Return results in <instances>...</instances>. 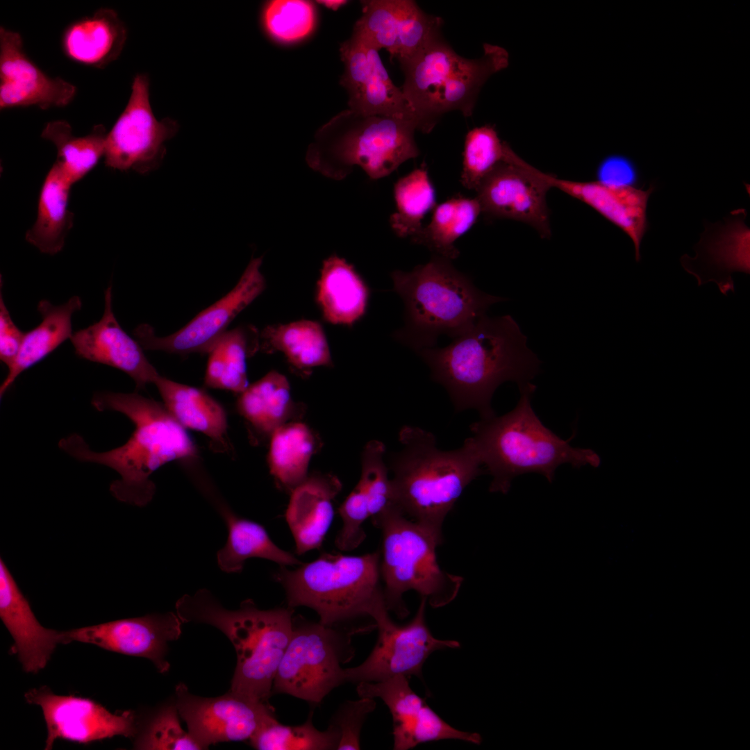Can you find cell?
Listing matches in <instances>:
<instances>
[{
    "instance_id": "obj_1",
    "label": "cell",
    "mask_w": 750,
    "mask_h": 750,
    "mask_svg": "<svg viewBox=\"0 0 750 750\" xmlns=\"http://www.w3.org/2000/svg\"><path fill=\"white\" fill-rule=\"evenodd\" d=\"M417 352L431 378L447 390L456 410L473 408L481 418L495 415L491 400L500 384L512 381L520 385L540 372V360L510 315L485 314L446 347Z\"/></svg>"
},
{
    "instance_id": "obj_2",
    "label": "cell",
    "mask_w": 750,
    "mask_h": 750,
    "mask_svg": "<svg viewBox=\"0 0 750 750\" xmlns=\"http://www.w3.org/2000/svg\"><path fill=\"white\" fill-rule=\"evenodd\" d=\"M99 411L113 410L135 425L130 438L111 450L96 452L83 438L72 434L58 442L60 449L74 458L106 465L120 478L110 485L112 495L121 501L143 506L153 498L156 488L151 475L165 464L192 458L197 449L185 428L163 403L137 393L99 392L92 399Z\"/></svg>"
},
{
    "instance_id": "obj_3",
    "label": "cell",
    "mask_w": 750,
    "mask_h": 750,
    "mask_svg": "<svg viewBox=\"0 0 750 750\" xmlns=\"http://www.w3.org/2000/svg\"><path fill=\"white\" fill-rule=\"evenodd\" d=\"M519 388L520 397L511 411L481 418L470 426L483 467L492 477L490 492L506 494L512 480L526 473H538L551 483L556 469L565 463L599 467L596 452L571 446L574 435L563 440L544 426L531 406L535 385L528 382Z\"/></svg>"
},
{
    "instance_id": "obj_4",
    "label": "cell",
    "mask_w": 750,
    "mask_h": 750,
    "mask_svg": "<svg viewBox=\"0 0 750 750\" xmlns=\"http://www.w3.org/2000/svg\"><path fill=\"white\" fill-rule=\"evenodd\" d=\"M183 623L211 625L233 644L237 664L230 691L252 700L268 703L274 680L290 640L292 608L260 610L251 599L230 610L206 589L185 594L176 603Z\"/></svg>"
},
{
    "instance_id": "obj_5",
    "label": "cell",
    "mask_w": 750,
    "mask_h": 750,
    "mask_svg": "<svg viewBox=\"0 0 750 750\" xmlns=\"http://www.w3.org/2000/svg\"><path fill=\"white\" fill-rule=\"evenodd\" d=\"M399 440L402 448L390 462L396 505L406 517L442 535L447 514L485 472L477 449L471 438L458 449H440L432 433L408 425L400 429Z\"/></svg>"
},
{
    "instance_id": "obj_6",
    "label": "cell",
    "mask_w": 750,
    "mask_h": 750,
    "mask_svg": "<svg viewBox=\"0 0 750 750\" xmlns=\"http://www.w3.org/2000/svg\"><path fill=\"white\" fill-rule=\"evenodd\" d=\"M450 260L435 255L410 272L391 274L405 306V324L394 337L416 351L434 347L441 335L455 338L503 300L479 290Z\"/></svg>"
},
{
    "instance_id": "obj_7",
    "label": "cell",
    "mask_w": 750,
    "mask_h": 750,
    "mask_svg": "<svg viewBox=\"0 0 750 750\" xmlns=\"http://www.w3.org/2000/svg\"><path fill=\"white\" fill-rule=\"evenodd\" d=\"M416 130L417 123L410 119L363 115L348 108L317 131L306 160L313 170L335 181L347 177L355 165L378 179L419 156Z\"/></svg>"
},
{
    "instance_id": "obj_8",
    "label": "cell",
    "mask_w": 750,
    "mask_h": 750,
    "mask_svg": "<svg viewBox=\"0 0 750 750\" xmlns=\"http://www.w3.org/2000/svg\"><path fill=\"white\" fill-rule=\"evenodd\" d=\"M379 551L362 556L324 553L294 569L280 566L274 578L288 606H306L326 626L388 610L381 586Z\"/></svg>"
},
{
    "instance_id": "obj_9",
    "label": "cell",
    "mask_w": 750,
    "mask_h": 750,
    "mask_svg": "<svg viewBox=\"0 0 750 750\" xmlns=\"http://www.w3.org/2000/svg\"><path fill=\"white\" fill-rule=\"evenodd\" d=\"M508 63V53L498 45L485 43L480 58H465L438 35L401 68L405 76L401 90L418 130L431 131L449 111L471 116L483 85Z\"/></svg>"
},
{
    "instance_id": "obj_10",
    "label": "cell",
    "mask_w": 750,
    "mask_h": 750,
    "mask_svg": "<svg viewBox=\"0 0 750 750\" xmlns=\"http://www.w3.org/2000/svg\"><path fill=\"white\" fill-rule=\"evenodd\" d=\"M381 531L383 557L381 576L388 610L400 617L408 614L403 594L414 590L433 608L453 601L462 578L449 574L439 566L435 550L442 535L408 519L397 506L372 518Z\"/></svg>"
},
{
    "instance_id": "obj_11",
    "label": "cell",
    "mask_w": 750,
    "mask_h": 750,
    "mask_svg": "<svg viewBox=\"0 0 750 750\" xmlns=\"http://www.w3.org/2000/svg\"><path fill=\"white\" fill-rule=\"evenodd\" d=\"M319 622L293 617L292 633L276 672L272 694H288L317 704L345 683L341 663L351 660V636L373 624L343 633Z\"/></svg>"
},
{
    "instance_id": "obj_12",
    "label": "cell",
    "mask_w": 750,
    "mask_h": 750,
    "mask_svg": "<svg viewBox=\"0 0 750 750\" xmlns=\"http://www.w3.org/2000/svg\"><path fill=\"white\" fill-rule=\"evenodd\" d=\"M150 81L144 74L135 76L126 107L105 144V165L119 171L144 174L157 169L166 154L165 143L178 132L176 120L154 115L149 96Z\"/></svg>"
},
{
    "instance_id": "obj_13",
    "label": "cell",
    "mask_w": 750,
    "mask_h": 750,
    "mask_svg": "<svg viewBox=\"0 0 750 750\" xmlns=\"http://www.w3.org/2000/svg\"><path fill=\"white\" fill-rule=\"evenodd\" d=\"M426 601L422 597L415 616L404 625L393 622L388 610L378 614L373 619L378 631L376 644L362 663L344 669L345 683L380 682L399 675L421 678L423 665L432 653L459 648L458 641L432 635L425 621Z\"/></svg>"
},
{
    "instance_id": "obj_14",
    "label": "cell",
    "mask_w": 750,
    "mask_h": 750,
    "mask_svg": "<svg viewBox=\"0 0 750 750\" xmlns=\"http://www.w3.org/2000/svg\"><path fill=\"white\" fill-rule=\"evenodd\" d=\"M262 258H252L235 286L225 296L199 312L178 331L158 337L153 328L140 324L133 331L144 349L171 353H208L227 331L233 319L265 288L260 272Z\"/></svg>"
},
{
    "instance_id": "obj_15",
    "label": "cell",
    "mask_w": 750,
    "mask_h": 750,
    "mask_svg": "<svg viewBox=\"0 0 750 750\" xmlns=\"http://www.w3.org/2000/svg\"><path fill=\"white\" fill-rule=\"evenodd\" d=\"M176 707L188 732L203 749L222 742L249 740L274 720L265 702L229 691L214 698L195 696L183 683L176 686Z\"/></svg>"
},
{
    "instance_id": "obj_16",
    "label": "cell",
    "mask_w": 750,
    "mask_h": 750,
    "mask_svg": "<svg viewBox=\"0 0 750 750\" xmlns=\"http://www.w3.org/2000/svg\"><path fill=\"white\" fill-rule=\"evenodd\" d=\"M551 188L538 169L512 149L476 189L481 212L493 217L519 221L533 227L544 238L551 231L547 194Z\"/></svg>"
},
{
    "instance_id": "obj_17",
    "label": "cell",
    "mask_w": 750,
    "mask_h": 750,
    "mask_svg": "<svg viewBox=\"0 0 750 750\" xmlns=\"http://www.w3.org/2000/svg\"><path fill=\"white\" fill-rule=\"evenodd\" d=\"M361 5L353 35L385 49L401 68L440 35L442 19L424 12L414 1L367 0Z\"/></svg>"
},
{
    "instance_id": "obj_18",
    "label": "cell",
    "mask_w": 750,
    "mask_h": 750,
    "mask_svg": "<svg viewBox=\"0 0 750 750\" xmlns=\"http://www.w3.org/2000/svg\"><path fill=\"white\" fill-rule=\"evenodd\" d=\"M25 697L43 712L47 750L58 738L89 743L115 735L133 737L136 733L135 717L130 710L114 714L90 699L57 695L47 688L33 689Z\"/></svg>"
},
{
    "instance_id": "obj_19",
    "label": "cell",
    "mask_w": 750,
    "mask_h": 750,
    "mask_svg": "<svg viewBox=\"0 0 750 750\" xmlns=\"http://www.w3.org/2000/svg\"><path fill=\"white\" fill-rule=\"evenodd\" d=\"M408 677L399 675L380 682H362L360 697L380 698L393 722L394 749L408 750L428 742L453 739L479 744L477 733L458 730L442 719L410 688Z\"/></svg>"
},
{
    "instance_id": "obj_20",
    "label": "cell",
    "mask_w": 750,
    "mask_h": 750,
    "mask_svg": "<svg viewBox=\"0 0 750 750\" xmlns=\"http://www.w3.org/2000/svg\"><path fill=\"white\" fill-rule=\"evenodd\" d=\"M340 51L344 64L340 83L347 92L349 109L363 115L405 117L417 124L401 88L393 83L378 50L352 34L340 44Z\"/></svg>"
},
{
    "instance_id": "obj_21",
    "label": "cell",
    "mask_w": 750,
    "mask_h": 750,
    "mask_svg": "<svg viewBox=\"0 0 750 750\" xmlns=\"http://www.w3.org/2000/svg\"><path fill=\"white\" fill-rule=\"evenodd\" d=\"M182 621L172 612L123 619L64 631L63 644L80 642L108 651L149 659L160 673L170 667L167 643L181 635Z\"/></svg>"
},
{
    "instance_id": "obj_22",
    "label": "cell",
    "mask_w": 750,
    "mask_h": 750,
    "mask_svg": "<svg viewBox=\"0 0 750 750\" xmlns=\"http://www.w3.org/2000/svg\"><path fill=\"white\" fill-rule=\"evenodd\" d=\"M747 211H732L723 221L706 223L698 243L694 247L695 257L685 254L681 258L684 269L695 276L700 286L715 283L724 295L735 292L732 274H750V230L745 224Z\"/></svg>"
},
{
    "instance_id": "obj_23",
    "label": "cell",
    "mask_w": 750,
    "mask_h": 750,
    "mask_svg": "<svg viewBox=\"0 0 750 750\" xmlns=\"http://www.w3.org/2000/svg\"><path fill=\"white\" fill-rule=\"evenodd\" d=\"M76 88L60 77H50L24 50L21 35L0 27V108L36 106L63 107L75 97Z\"/></svg>"
},
{
    "instance_id": "obj_24",
    "label": "cell",
    "mask_w": 750,
    "mask_h": 750,
    "mask_svg": "<svg viewBox=\"0 0 750 750\" xmlns=\"http://www.w3.org/2000/svg\"><path fill=\"white\" fill-rule=\"evenodd\" d=\"M551 188H555L583 202L620 228L632 240L637 262L641 260L640 245L648 230L647 206L655 187L647 190L630 184L602 181H576L557 178L538 170Z\"/></svg>"
},
{
    "instance_id": "obj_25",
    "label": "cell",
    "mask_w": 750,
    "mask_h": 750,
    "mask_svg": "<svg viewBox=\"0 0 750 750\" xmlns=\"http://www.w3.org/2000/svg\"><path fill=\"white\" fill-rule=\"evenodd\" d=\"M101 319L76 331L70 338L79 357L118 369L133 379L138 390L155 383L160 376L150 363L140 343L118 323L112 310V287L105 291Z\"/></svg>"
},
{
    "instance_id": "obj_26",
    "label": "cell",
    "mask_w": 750,
    "mask_h": 750,
    "mask_svg": "<svg viewBox=\"0 0 750 750\" xmlns=\"http://www.w3.org/2000/svg\"><path fill=\"white\" fill-rule=\"evenodd\" d=\"M0 617L12 637L23 669L37 673L47 665L64 631L46 628L36 619L11 573L0 560Z\"/></svg>"
},
{
    "instance_id": "obj_27",
    "label": "cell",
    "mask_w": 750,
    "mask_h": 750,
    "mask_svg": "<svg viewBox=\"0 0 750 750\" xmlns=\"http://www.w3.org/2000/svg\"><path fill=\"white\" fill-rule=\"evenodd\" d=\"M341 490L337 476L315 473L290 493L285 519L298 555L321 547L333 520V501Z\"/></svg>"
},
{
    "instance_id": "obj_28",
    "label": "cell",
    "mask_w": 750,
    "mask_h": 750,
    "mask_svg": "<svg viewBox=\"0 0 750 750\" xmlns=\"http://www.w3.org/2000/svg\"><path fill=\"white\" fill-rule=\"evenodd\" d=\"M126 39V27L117 12L102 8L68 25L62 35L61 46L69 59L103 69L119 58Z\"/></svg>"
},
{
    "instance_id": "obj_29",
    "label": "cell",
    "mask_w": 750,
    "mask_h": 750,
    "mask_svg": "<svg viewBox=\"0 0 750 750\" xmlns=\"http://www.w3.org/2000/svg\"><path fill=\"white\" fill-rule=\"evenodd\" d=\"M82 301L74 296L66 303L52 305L49 301L41 300L38 304L42 321L34 328L25 333L19 353L9 367L8 372L0 386L1 398L16 378L24 371L37 364L73 335L72 315L81 310Z\"/></svg>"
},
{
    "instance_id": "obj_30",
    "label": "cell",
    "mask_w": 750,
    "mask_h": 750,
    "mask_svg": "<svg viewBox=\"0 0 750 750\" xmlns=\"http://www.w3.org/2000/svg\"><path fill=\"white\" fill-rule=\"evenodd\" d=\"M259 351L283 353L293 369L303 376L315 367L332 365L323 328L310 320L266 326L259 333Z\"/></svg>"
},
{
    "instance_id": "obj_31",
    "label": "cell",
    "mask_w": 750,
    "mask_h": 750,
    "mask_svg": "<svg viewBox=\"0 0 750 750\" xmlns=\"http://www.w3.org/2000/svg\"><path fill=\"white\" fill-rule=\"evenodd\" d=\"M367 299V288L350 264L336 256L324 261L317 301L326 321L337 324L354 323L365 313Z\"/></svg>"
},
{
    "instance_id": "obj_32",
    "label": "cell",
    "mask_w": 750,
    "mask_h": 750,
    "mask_svg": "<svg viewBox=\"0 0 750 750\" xmlns=\"http://www.w3.org/2000/svg\"><path fill=\"white\" fill-rule=\"evenodd\" d=\"M239 394L238 412L258 433L266 436L295 421L301 412L292 398L286 377L276 371L249 385Z\"/></svg>"
},
{
    "instance_id": "obj_33",
    "label": "cell",
    "mask_w": 750,
    "mask_h": 750,
    "mask_svg": "<svg viewBox=\"0 0 750 750\" xmlns=\"http://www.w3.org/2000/svg\"><path fill=\"white\" fill-rule=\"evenodd\" d=\"M72 185L53 163L40 190L35 222L25 235L26 240L43 253L60 252L73 226L74 215L68 209Z\"/></svg>"
},
{
    "instance_id": "obj_34",
    "label": "cell",
    "mask_w": 750,
    "mask_h": 750,
    "mask_svg": "<svg viewBox=\"0 0 750 750\" xmlns=\"http://www.w3.org/2000/svg\"><path fill=\"white\" fill-rule=\"evenodd\" d=\"M219 511L228 528L226 542L217 553L222 571L239 573L246 560L251 558H264L285 567L301 564L293 554L278 547L262 525L239 517L221 504Z\"/></svg>"
},
{
    "instance_id": "obj_35",
    "label": "cell",
    "mask_w": 750,
    "mask_h": 750,
    "mask_svg": "<svg viewBox=\"0 0 750 750\" xmlns=\"http://www.w3.org/2000/svg\"><path fill=\"white\" fill-rule=\"evenodd\" d=\"M154 384L167 410L185 428L201 432L214 441H223L227 431L226 413L206 391L161 376Z\"/></svg>"
},
{
    "instance_id": "obj_36",
    "label": "cell",
    "mask_w": 750,
    "mask_h": 750,
    "mask_svg": "<svg viewBox=\"0 0 750 750\" xmlns=\"http://www.w3.org/2000/svg\"><path fill=\"white\" fill-rule=\"evenodd\" d=\"M259 351V332L252 326L227 331L208 351L207 387L242 393L248 386L247 359Z\"/></svg>"
},
{
    "instance_id": "obj_37",
    "label": "cell",
    "mask_w": 750,
    "mask_h": 750,
    "mask_svg": "<svg viewBox=\"0 0 750 750\" xmlns=\"http://www.w3.org/2000/svg\"><path fill=\"white\" fill-rule=\"evenodd\" d=\"M268 465L278 487L290 494L308 476L310 459L319 447L316 434L305 424L292 421L270 436Z\"/></svg>"
},
{
    "instance_id": "obj_38",
    "label": "cell",
    "mask_w": 750,
    "mask_h": 750,
    "mask_svg": "<svg viewBox=\"0 0 750 750\" xmlns=\"http://www.w3.org/2000/svg\"><path fill=\"white\" fill-rule=\"evenodd\" d=\"M107 132L103 125H95L85 136L73 135L65 120L49 122L41 137L51 142L57 149L56 163L73 185L86 176L104 156Z\"/></svg>"
},
{
    "instance_id": "obj_39",
    "label": "cell",
    "mask_w": 750,
    "mask_h": 750,
    "mask_svg": "<svg viewBox=\"0 0 750 750\" xmlns=\"http://www.w3.org/2000/svg\"><path fill=\"white\" fill-rule=\"evenodd\" d=\"M481 212L476 198L453 197L435 206L430 223L410 239L435 255L455 259L460 253L455 242L472 227Z\"/></svg>"
},
{
    "instance_id": "obj_40",
    "label": "cell",
    "mask_w": 750,
    "mask_h": 750,
    "mask_svg": "<svg viewBox=\"0 0 750 750\" xmlns=\"http://www.w3.org/2000/svg\"><path fill=\"white\" fill-rule=\"evenodd\" d=\"M397 211L390 224L399 237L410 238L422 228V221L435 206V193L425 163L399 178L394 185Z\"/></svg>"
},
{
    "instance_id": "obj_41",
    "label": "cell",
    "mask_w": 750,
    "mask_h": 750,
    "mask_svg": "<svg viewBox=\"0 0 750 750\" xmlns=\"http://www.w3.org/2000/svg\"><path fill=\"white\" fill-rule=\"evenodd\" d=\"M340 733L332 726L324 731L313 726L311 717L299 726H286L275 719L260 728L250 740L259 750L338 749Z\"/></svg>"
},
{
    "instance_id": "obj_42",
    "label": "cell",
    "mask_w": 750,
    "mask_h": 750,
    "mask_svg": "<svg viewBox=\"0 0 750 750\" xmlns=\"http://www.w3.org/2000/svg\"><path fill=\"white\" fill-rule=\"evenodd\" d=\"M510 147L501 140L494 126L487 124L466 135L460 182L475 191L499 163L507 160Z\"/></svg>"
},
{
    "instance_id": "obj_43",
    "label": "cell",
    "mask_w": 750,
    "mask_h": 750,
    "mask_svg": "<svg viewBox=\"0 0 750 750\" xmlns=\"http://www.w3.org/2000/svg\"><path fill=\"white\" fill-rule=\"evenodd\" d=\"M261 22L267 35L280 43L299 41L308 36L315 24L312 2L304 0H272L262 8Z\"/></svg>"
},
{
    "instance_id": "obj_44",
    "label": "cell",
    "mask_w": 750,
    "mask_h": 750,
    "mask_svg": "<svg viewBox=\"0 0 750 750\" xmlns=\"http://www.w3.org/2000/svg\"><path fill=\"white\" fill-rule=\"evenodd\" d=\"M385 452L384 444L372 440L365 444L361 455V474L357 485L367 499L372 518L397 506L388 467L384 461Z\"/></svg>"
},
{
    "instance_id": "obj_45",
    "label": "cell",
    "mask_w": 750,
    "mask_h": 750,
    "mask_svg": "<svg viewBox=\"0 0 750 750\" xmlns=\"http://www.w3.org/2000/svg\"><path fill=\"white\" fill-rule=\"evenodd\" d=\"M178 714L176 706L162 709L149 722L135 747L147 750L203 749L189 732L183 730Z\"/></svg>"
},
{
    "instance_id": "obj_46",
    "label": "cell",
    "mask_w": 750,
    "mask_h": 750,
    "mask_svg": "<svg viewBox=\"0 0 750 750\" xmlns=\"http://www.w3.org/2000/svg\"><path fill=\"white\" fill-rule=\"evenodd\" d=\"M342 526L335 539L336 547L344 551L357 548L365 539L362 524L370 517L367 499L356 485L338 508Z\"/></svg>"
},
{
    "instance_id": "obj_47",
    "label": "cell",
    "mask_w": 750,
    "mask_h": 750,
    "mask_svg": "<svg viewBox=\"0 0 750 750\" xmlns=\"http://www.w3.org/2000/svg\"><path fill=\"white\" fill-rule=\"evenodd\" d=\"M376 707L372 698L360 697L343 703L333 717L330 726L340 733L339 750L360 749V735L367 716Z\"/></svg>"
},
{
    "instance_id": "obj_48",
    "label": "cell",
    "mask_w": 750,
    "mask_h": 750,
    "mask_svg": "<svg viewBox=\"0 0 750 750\" xmlns=\"http://www.w3.org/2000/svg\"><path fill=\"white\" fill-rule=\"evenodd\" d=\"M25 333L12 321L0 294V359L9 368L21 349Z\"/></svg>"
},
{
    "instance_id": "obj_49",
    "label": "cell",
    "mask_w": 750,
    "mask_h": 750,
    "mask_svg": "<svg viewBox=\"0 0 750 750\" xmlns=\"http://www.w3.org/2000/svg\"><path fill=\"white\" fill-rule=\"evenodd\" d=\"M601 173L604 175L605 180L602 181L622 184V179L631 178L632 167L628 161L619 156H612L606 159L601 166Z\"/></svg>"
},
{
    "instance_id": "obj_50",
    "label": "cell",
    "mask_w": 750,
    "mask_h": 750,
    "mask_svg": "<svg viewBox=\"0 0 750 750\" xmlns=\"http://www.w3.org/2000/svg\"><path fill=\"white\" fill-rule=\"evenodd\" d=\"M316 2L324 5L327 8L337 10L341 6L346 3L347 1L343 0H322L317 1Z\"/></svg>"
}]
</instances>
